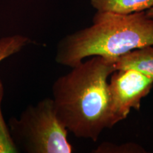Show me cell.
<instances>
[{"label": "cell", "instance_id": "6", "mask_svg": "<svg viewBox=\"0 0 153 153\" xmlns=\"http://www.w3.org/2000/svg\"><path fill=\"white\" fill-rule=\"evenodd\" d=\"M99 12L130 14L145 11L153 6V0H90Z\"/></svg>", "mask_w": 153, "mask_h": 153}, {"label": "cell", "instance_id": "8", "mask_svg": "<svg viewBox=\"0 0 153 153\" xmlns=\"http://www.w3.org/2000/svg\"><path fill=\"white\" fill-rule=\"evenodd\" d=\"M4 88L2 82L0 79V153H16L19 152V149L14 143L11 136L8 123L5 122L1 111Z\"/></svg>", "mask_w": 153, "mask_h": 153}, {"label": "cell", "instance_id": "9", "mask_svg": "<svg viewBox=\"0 0 153 153\" xmlns=\"http://www.w3.org/2000/svg\"><path fill=\"white\" fill-rule=\"evenodd\" d=\"M145 14H146V15L149 17V18L153 19V6L151 8L145 11Z\"/></svg>", "mask_w": 153, "mask_h": 153}, {"label": "cell", "instance_id": "4", "mask_svg": "<svg viewBox=\"0 0 153 153\" xmlns=\"http://www.w3.org/2000/svg\"><path fill=\"white\" fill-rule=\"evenodd\" d=\"M153 87V78L133 69L115 70L108 82L110 128L127 117Z\"/></svg>", "mask_w": 153, "mask_h": 153}, {"label": "cell", "instance_id": "5", "mask_svg": "<svg viewBox=\"0 0 153 153\" xmlns=\"http://www.w3.org/2000/svg\"><path fill=\"white\" fill-rule=\"evenodd\" d=\"M115 70L133 69L153 78V45L135 49L114 61Z\"/></svg>", "mask_w": 153, "mask_h": 153}, {"label": "cell", "instance_id": "1", "mask_svg": "<svg viewBox=\"0 0 153 153\" xmlns=\"http://www.w3.org/2000/svg\"><path fill=\"white\" fill-rule=\"evenodd\" d=\"M114 61L93 56L53 83L57 118L76 137L96 142L104 129L110 128L108 79L115 71Z\"/></svg>", "mask_w": 153, "mask_h": 153}, {"label": "cell", "instance_id": "7", "mask_svg": "<svg viewBox=\"0 0 153 153\" xmlns=\"http://www.w3.org/2000/svg\"><path fill=\"white\" fill-rule=\"evenodd\" d=\"M31 43L30 38L22 35L5 36L0 38V63L10 56L20 52Z\"/></svg>", "mask_w": 153, "mask_h": 153}, {"label": "cell", "instance_id": "2", "mask_svg": "<svg viewBox=\"0 0 153 153\" xmlns=\"http://www.w3.org/2000/svg\"><path fill=\"white\" fill-rule=\"evenodd\" d=\"M153 45V19L145 11L119 14L97 11L89 27L67 36L57 46L55 61L73 68L89 57L116 60L135 49Z\"/></svg>", "mask_w": 153, "mask_h": 153}, {"label": "cell", "instance_id": "3", "mask_svg": "<svg viewBox=\"0 0 153 153\" xmlns=\"http://www.w3.org/2000/svg\"><path fill=\"white\" fill-rule=\"evenodd\" d=\"M11 136L19 150L26 153H71L68 129L55 113L53 99L28 105L19 118H9Z\"/></svg>", "mask_w": 153, "mask_h": 153}]
</instances>
